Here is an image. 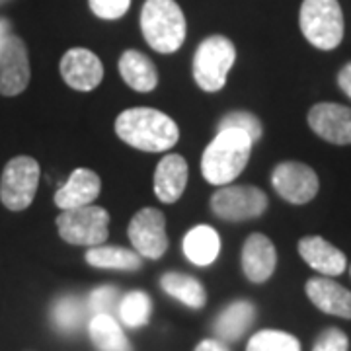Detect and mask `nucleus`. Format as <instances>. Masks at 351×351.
Wrapping results in <instances>:
<instances>
[{
  "label": "nucleus",
  "instance_id": "obj_1",
  "mask_svg": "<svg viewBox=\"0 0 351 351\" xmlns=\"http://www.w3.org/2000/svg\"><path fill=\"white\" fill-rule=\"evenodd\" d=\"M115 133L129 147L145 152H164L172 149L180 129L166 113L152 108H131L117 115Z\"/></svg>",
  "mask_w": 351,
  "mask_h": 351
},
{
  "label": "nucleus",
  "instance_id": "obj_2",
  "mask_svg": "<svg viewBox=\"0 0 351 351\" xmlns=\"http://www.w3.org/2000/svg\"><path fill=\"white\" fill-rule=\"evenodd\" d=\"M254 141L240 129H219L201 158V174L213 186L234 182L250 160Z\"/></svg>",
  "mask_w": 351,
  "mask_h": 351
},
{
  "label": "nucleus",
  "instance_id": "obj_3",
  "mask_svg": "<svg viewBox=\"0 0 351 351\" xmlns=\"http://www.w3.org/2000/svg\"><path fill=\"white\" fill-rule=\"evenodd\" d=\"M141 29L152 49L170 55L184 45L186 16L176 0H147L141 12Z\"/></svg>",
  "mask_w": 351,
  "mask_h": 351
},
{
  "label": "nucleus",
  "instance_id": "obj_4",
  "mask_svg": "<svg viewBox=\"0 0 351 351\" xmlns=\"http://www.w3.org/2000/svg\"><path fill=\"white\" fill-rule=\"evenodd\" d=\"M299 25L316 49L332 51L343 39V14L338 0H302Z\"/></svg>",
  "mask_w": 351,
  "mask_h": 351
},
{
  "label": "nucleus",
  "instance_id": "obj_5",
  "mask_svg": "<svg viewBox=\"0 0 351 351\" xmlns=\"http://www.w3.org/2000/svg\"><path fill=\"white\" fill-rule=\"evenodd\" d=\"M237 61V47L225 36L205 38L193 55V78L205 92H219Z\"/></svg>",
  "mask_w": 351,
  "mask_h": 351
},
{
  "label": "nucleus",
  "instance_id": "obj_6",
  "mask_svg": "<svg viewBox=\"0 0 351 351\" xmlns=\"http://www.w3.org/2000/svg\"><path fill=\"white\" fill-rule=\"evenodd\" d=\"M110 213L104 207L86 205L78 209H64L57 217V228L64 242L75 246H100L108 240Z\"/></svg>",
  "mask_w": 351,
  "mask_h": 351
},
{
  "label": "nucleus",
  "instance_id": "obj_7",
  "mask_svg": "<svg viewBox=\"0 0 351 351\" xmlns=\"http://www.w3.org/2000/svg\"><path fill=\"white\" fill-rule=\"evenodd\" d=\"M39 186V164L32 156H16L4 166L0 178V201L10 211L32 205Z\"/></svg>",
  "mask_w": 351,
  "mask_h": 351
},
{
  "label": "nucleus",
  "instance_id": "obj_8",
  "mask_svg": "<svg viewBox=\"0 0 351 351\" xmlns=\"http://www.w3.org/2000/svg\"><path fill=\"white\" fill-rule=\"evenodd\" d=\"M211 209L221 221L240 223L263 215L267 195L254 186H221L211 197Z\"/></svg>",
  "mask_w": 351,
  "mask_h": 351
},
{
  "label": "nucleus",
  "instance_id": "obj_9",
  "mask_svg": "<svg viewBox=\"0 0 351 351\" xmlns=\"http://www.w3.org/2000/svg\"><path fill=\"white\" fill-rule=\"evenodd\" d=\"M133 250L145 260H158L168 250V234H166V217L154 207L141 209L129 223L127 228Z\"/></svg>",
  "mask_w": 351,
  "mask_h": 351
},
{
  "label": "nucleus",
  "instance_id": "obj_10",
  "mask_svg": "<svg viewBox=\"0 0 351 351\" xmlns=\"http://www.w3.org/2000/svg\"><path fill=\"white\" fill-rule=\"evenodd\" d=\"M29 57L24 39L8 34L0 43V94H22L29 84Z\"/></svg>",
  "mask_w": 351,
  "mask_h": 351
},
{
  "label": "nucleus",
  "instance_id": "obj_11",
  "mask_svg": "<svg viewBox=\"0 0 351 351\" xmlns=\"http://www.w3.org/2000/svg\"><path fill=\"white\" fill-rule=\"evenodd\" d=\"M271 186L277 193L293 205H304L318 193V176L302 162L277 164L271 174Z\"/></svg>",
  "mask_w": 351,
  "mask_h": 351
},
{
  "label": "nucleus",
  "instance_id": "obj_12",
  "mask_svg": "<svg viewBox=\"0 0 351 351\" xmlns=\"http://www.w3.org/2000/svg\"><path fill=\"white\" fill-rule=\"evenodd\" d=\"M308 125L320 138L334 145H351V108L332 101L316 104L308 112Z\"/></svg>",
  "mask_w": 351,
  "mask_h": 351
},
{
  "label": "nucleus",
  "instance_id": "obj_13",
  "mask_svg": "<svg viewBox=\"0 0 351 351\" xmlns=\"http://www.w3.org/2000/svg\"><path fill=\"white\" fill-rule=\"evenodd\" d=\"M61 76L73 90L90 92L100 86L104 78V64L92 51L75 47L66 51L61 59Z\"/></svg>",
  "mask_w": 351,
  "mask_h": 351
},
{
  "label": "nucleus",
  "instance_id": "obj_14",
  "mask_svg": "<svg viewBox=\"0 0 351 351\" xmlns=\"http://www.w3.org/2000/svg\"><path fill=\"white\" fill-rule=\"evenodd\" d=\"M277 250L265 234L254 232L242 246V271L252 283H263L274 276Z\"/></svg>",
  "mask_w": 351,
  "mask_h": 351
},
{
  "label": "nucleus",
  "instance_id": "obj_15",
  "mask_svg": "<svg viewBox=\"0 0 351 351\" xmlns=\"http://www.w3.org/2000/svg\"><path fill=\"white\" fill-rule=\"evenodd\" d=\"M306 295L322 313L351 320V291L330 277H313L306 281Z\"/></svg>",
  "mask_w": 351,
  "mask_h": 351
},
{
  "label": "nucleus",
  "instance_id": "obj_16",
  "mask_svg": "<svg viewBox=\"0 0 351 351\" xmlns=\"http://www.w3.org/2000/svg\"><path fill=\"white\" fill-rule=\"evenodd\" d=\"M100 176L88 168H76L64 186L55 193V205L59 209H78L92 205V201L100 195Z\"/></svg>",
  "mask_w": 351,
  "mask_h": 351
},
{
  "label": "nucleus",
  "instance_id": "obj_17",
  "mask_svg": "<svg viewBox=\"0 0 351 351\" xmlns=\"http://www.w3.org/2000/svg\"><path fill=\"white\" fill-rule=\"evenodd\" d=\"M299 254L313 269L326 277L341 276L348 267L346 254L322 237H304L299 240Z\"/></svg>",
  "mask_w": 351,
  "mask_h": 351
},
{
  "label": "nucleus",
  "instance_id": "obj_18",
  "mask_svg": "<svg viewBox=\"0 0 351 351\" xmlns=\"http://www.w3.org/2000/svg\"><path fill=\"white\" fill-rule=\"evenodd\" d=\"M188 186V162L180 154H166L154 172V193L162 203H176Z\"/></svg>",
  "mask_w": 351,
  "mask_h": 351
},
{
  "label": "nucleus",
  "instance_id": "obj_19",
  "mask_svg": "<svg viewBox=\"0 0 351 351\" xmlns=\"http://www.w3.org/2000/svg\"><path fill=\"white\" fill-rule=\"evenodd\" d=\"M254 320H256V306L250 301L230 302L215 318V336L221 341H237L248 332Z\"/></svg>",
  "mask_w": 351,
  "mask_h": 351
},
{
  "label": "nucleus",
  "instance_id": "obj_20",
  "mask_svg": "<svg viewBox=\"0 0 351 351\" xmlns=\"http://www.w3.org/2000/svg\"><path fill=\"white\" fill-rule=\"evenodd\" d=\"M119 75L125 84L137 92H152L158 84V71L141 51L129 49L119 57Z\"/></svg>",
  "mask_w": 351,
  "mask_h": 351
},
{
  "label": "nucleus",
  "instance_id": "obj_21",
  "mask_svg": "<svg viewBox=\"0 0 351 351\" xmlns=\"http://www.w3.org/2000/svg\"><path fill=\"white\" fill-rule=\"evenodd\" d=\"M184 254L189 262L195 265H211L219 258L221 252V239L217 230L209 225H197L189 230L182 242Z\"/></svg>",
  "mask_w": 351,
  "mask_h": 351
},
{
  "label": "nucleus",
  "instance_id": "obj_22",
  "mask_svg": "<svg viewBox=\"0 0 351 351\" xmlns=\"http://www.w3.org/2000/svg\"><path fill=\"white\" fill-rule=\"evenodd\" d=\"M88 334L100 351H133L123 328L112 314H94L88 322Z\"/></svg>",
  "mask_w": 351,
  "mask_h": 351
},
{
  "label": "nucleus",
  "instance_id": "obj_23",
  "mask_svg": "<svg viewBox=\"0 0 351 351\" xmlns=\"http://www.w3.org/2000/svg\"><path fill=\"white\" fill-rule=\"evenodd\" d=\"M160 287L164 289V293L174 297L176 301L184 302L186 306L195 308V311L203 308L207 302V293L199 279L186 276V274H176V271L164 274L160 277Z\"/></svg>",
  "mask_w": 351,
  "mask_h": 351
},
{
  "label": "nucleus",
  "instance_id": "obj_24",
  "mask_svg": "<svg viewBox=\"0 0 351 351\" xmlns=\"http://www.w3.org/2000/svg\"><path fill=\"white\" fill-rule=\"evenodd\" d=\"M86 263L100 269H121V271H135L141 269L143 258L135 250H127L121 246H92L86 252Z\"/></svg>",
  "mask_w": 351,
  "mask_h": 351
},
{
  "label": "nucleus",
  "instance_id": "obj_25",
  "mask_svg": "<svg viewBox=\"0 0 351 351\" xmlns=\"http://www.w3.org/2000/svg\"><path fill=\"white\" fill-rule=\"evenodd\" d=\"M86 302L76 295H63L51 306V322L63 334H73L84 326L86 320Z\"/></svg>",
  "mask_w": 351,
  "mask_h": 351
},
{
  "label": "nucleus",
  "instance_id": "obj_26",
  "mask_svg": "<svg viewBox=\"0 0 351 351\" xmlns=\"http://www.w3.org/2000/svg\"><path fill=\"white\" fill-rule=\"evenodd\" d=\"M119 320L129 328L145 326L151 320L152 301L151 297L143 291H131L125 297L119 299L117 304Z\"/></svg>",
  "mask_w": 351,
  "mask_h": 351
},
{
  "label": "nucleus",
  "instance_id": "obj_27",
  "mask_svg": "<svg viewBox=\"0 0 351 351\" xmlns=\"http://www.w3.org/2000/svg\"><path fill=\"white\" fill-rule=\"evenodd\" d=\"M246 351H301V341L281 330H262L252 336Z\"/></svg>",
  "mask_w": 351,
  "mask_h": 351
},
{
  "label": "nucleus",
  "instance_id": "obj_28",
  "mask_svg": "<svg viewBox=\"0 0 351 351\" xmlns=\"http://www.w3.org/2000/svg\"><path fill=\"white\" fill-rule=\"evenodd\" d=\"M119 304V291L113 285H101L96 287L86 299L88 313L92 314H112L113 308Z\"/></svg>",
  "mask_w": 351,
  "mask_h": 351
},
{
  "label": "nucleus",
  "instance_id": "obj_29",
  "mask_svg": "<svg viewBox=\"0 0 351 351\" xmlns=\"http://www.w3.org/2000/svg\"><path fill=\"white\" fill-rule=\"evenodd\" d=\"M219 129H240L244 133H248L254 143H258L262 138V123L256 115L248 112H230L226 113L221 119Z\"/></svg>",
  "mask_w": 351,
  "mask_h": 351
},
{
  "label": "nucleus",
  "instance_id": "obj_30",
  "mask_svg": "<svg viewBox=\"0 0 351 351\" xmlns=\"http://www.w3.org/2000/svg\"><path fill=\"white\" fill-rule=\"evenodd\" d=\"M90 10L96 14L101 20H117L131 6V0H88Z\"/></svg>",
  "mask_w": 351,
  "mask_h": 351
},
{
  "label": "nucleus",
  "instance_id": "obj_31",
  "mask_svg": "<svg viewBox=\"0 0 351 351\" xmlns=\"http://www.w3.org/2000/svg\"><path fill=\"white\" fill-rule=\"evenodd\" d=\"M350 339L339 328H326L314 341L313 351H348Z\"/></svg>",
  "mask_w": 351,
  "mask_h": 351
},
{
  "label": "nucleus",
  "instance_id": "obj_32",
  "mask_svg": "<svg viewBox=\"0 0 351 351\" xmlns=\"http://www.w3.org/2000/svg\"><path fill=\"white\" fill-rule=\"evenodd\" d=\"M338 84L343 90V94L351 98V63L341 66V71L338 73Z\"/></svg>",
  "mask_w": 351,
  "mask_h": 351
},
{
  "label": "nucleus",
  "instance_id": "obj_33",
  "mask_svg": "<svg viewBox=\"0 0 351 351\" xmlns=\"http://www.w3.org/2000/svg\"><path fill=\"white\" fill-rule=\"evenodd\" d=\"M193 351H230L221 339H203Z\"/></svg>",
  "mask_w": 351,
  "mask_h": 351
},
{
  "label": "nucleus",
  "instance_id": "obj_34",
  "mask_svg": "<svg viewBox=\"0 0 351 351\" xmlns=\"http://www.w3.org/2000/svg\"><path fill=\"white\" fill-rule=\"evenodd\" d=\"M10 34V22L8 20H4V18H0V43L4 41V38Z\"/></svg>",
  "mask_w": 351,
  "mask_h": 351
},
{
  "label": "nucleus",
  "instance_id": "obj_35",
  "mask_svg": "<svg viewBox=\"0 0 351 351\" xmlns=\"http://www.w3.org/2000/svg\"><path fill=\"white\" fill-rule=\"evenodd\" d=\"M4 2H8V0H0V4H4Z\"/></svg>",
  "mask_w": 351,
  "mask_h": 351
},
{
  "label": "nucleus",
  "instance_id": "obj_36",
  "mask_svg": "<svg viewBox=\"0 0 351 351\" xmlns=\"http://www.w3.org/2000/svg\"><path fill=\"white\" fill-rule=\"evenodd\" d=\"M350 274H351V269H350Z\"/></svg>",
  "mask_w": 351,
  "mask_h": 351
}]
</instances>
